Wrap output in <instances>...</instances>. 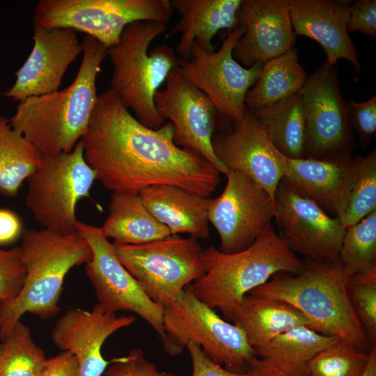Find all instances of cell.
Segmentation results:
<instances>
[{
	"label": "cell",
	"mask_w": 376,
	"mask_h": 376,
	"mask_svg": "<svg viewBox=\"0 0 376 376\" xmlns=\"http://www.w3.org/2000/svg\"><path fill=\"white\" fill-rule=\"evenodd\" d=\"M173 133L169 121L157 130L143 125L109 89L98 95L81 139L84 157L113 191L139 194L169 185L209 198L221 173L199 154L176 146Z\"/></svg>",
	"instance_id": "cell-1"
},
{
	"label": "cell",
	"mask_w": 376,
	"mask_h": 376,
	"mask_svg": "<svg viewBox=\"0 0 376 376\" xmlns=\"http://www.w3.org/2000/svg\"><path fill=\"white\" fill-rule=\"evenodd\" d=\"M83 44L82 61L72 84L20 101L9 119L12 127L42 154L70 152L88 127L98 97L96 79L107 47L88 36Z\"/></svg>",
	"instance_id": "cell-2"
},
{
	"label": "cell",
	"mask_w": 376,
	"mask_h": 376,
	"mask_svg": "<svg viewBox=\"0 0 376 376\" xmlns=\"http://www.w3.org/2000/svg\"><path fill=\"white\" fill-rule=\"evenodd\" d=\"M204 273L190 284L195 296L227 321L234 322L243 297L279 273L297 274L302 261L275 231L272 224L248 248L232 253L210 246L203 249Z\"/></svg>",
	"instance_id": "cell-3"
},
{
	"label": "cell",
	"mask_w": 376,
	"mask_h": 376,
	"mask_svg": "<svg viewBox=\"0 0 376 376\" xmlns=\"http://www.w3.org/2000/svg\"><path fill=\"white\" fill-rule=\"evenodd\" d=\"M21 235L19 247L26 274L19 294L0 303L1 340L26 313L42 319L56 315L67 273L86 265L93 256L88 242L77 230L61 233L44 228L24 229Z\"/></svg>",
	"instance_id": "cell-4"
},
{
	"label": "cell",
	"mask_w": 376,
	"mask_h": 376,
	"mask_svg": "<svg viewBox=\"0 0 376 376\" xmlns=\"http://www.w3.org/2000/svg\"><path fill=\"white\" fill-rule=\"evenodd\" d=\"M304 262L299 273L276 274L249 293L290 304L308 318L314 330L369 352L372 345L349 298L350 278L336 263Z\"/></svg>",
	"instance_id": "cell-5"
},
{
	"label": "cell",
	"mask_w": 376,
	"mask_h": 376,
	"mask_svg": "<svg viewBox=\"0 0 376 376\" xmlns=\"http://www.w3.org/2000/svg\"><path fill=\"white\" fill-rule=\"evenodd\" d=\"M166 29L161 23L136 21L125 28L116 45L107 49L113 65L110 89L141 123L152 130L164 123L155 109V95L180 59L166 45L149 49Z\"/></svg>",
	"instance_id": "cell-6"
},
{
	"label": "cell",
	"mask_w": 376,
	"mask_h": 376,
	"mask_svg": "<svg viewBox=\"0 0 376 376\" xmlns=\"http://www.w3.org/2000/svg\"><path fill=\"white\" fill-rule=\"evenodd\" d=\"M163 327L160 339L170 356L180 355L193 342L212 360L233 372L250 370L256 359L243 331L199 300L190 285L164 306Z\"/></svg>",
	"instance_id": "cell-7"
},
{
	"label": "cell",
	"mask_w": 376,
	"mask_h": 376,
	"mask_svg": "<svg viewBox=\"0 0 376 376\" xmlns=\"http://www.w3.org/2000/svg\"><path fill=\"white\" fill-rule=\"evenodd\" d=\"M42 155L26 180L25 205L44 228L75 232L77 204L89 196L95 173L84 159L81 139L70 152Z\"/></svg>",
	"instance_id": "cell-8"
},
{
	"label": "cell",
	"mask_w": 376,
	"mask_h": 376,
	"mask_svg": "<svg viewBox=\"0 0 376 376\" xmlns=\"http://www.w3.org/2000/svg\"><path fill=\"white\" fill-rule=\"evenodd\" d=\"M173 14L169 0H40L33 24L81 31L108 48L118 42L129 24L152 21L166 25Z\"/></svg>",
	"instance_id": "cell-9"
},
{
	"label": "cell",
	"mask_w": 376,
	"mask_h": 376,
	"mask_svg": "<svg viewBox=\"0 0 376 376\" xmlns=\"http://www.w3.org/2000/svg\"><path fill=\"white\" fill-rule=\"evenodd\" d=\"M112 244L119 261L163 308L204 273L203 249L190 236L170 235L142 244Z\"/></svg>",
	"instance_id": "cell-10"
},
{
	"label": "cell",
	"mask_w": 376,
	"mask_h": 376,
	"mask_svg": "<svg viewBox=\"0 0 376 376\" xmlns=\"http://www.w3.org/2000/svg\"><path fill=\"white\" fill-rule=\"evenodd\" d=\"M244 31V26L239 24L227 33L216 52L207 51L194 42L189 59L180 58L177 68L212 102L219 118L218 127L242 118L246 95L260 77L263 69L261 62L244 68L233 56V47Z\"/></svg>",
	"instance_id": "cell-11"
},
{
	"label": "cell",
	"mask_w": 376,
	"mask_h": 376,
	"mask_svg": "<svg viewBox=\"0 0 376 376\" xmlns=\"http://www.w3.org/2000/svg\"><path fill=\"white\" fill-rule=\"evenodd\" d=\"M76 230L88 242L92 250V258L85 265V271L94 288L97 304L111 312L123 311L136 313L161 338L164 335V308L146 295L119 261L113 244L104 235L101 227L77 221Z\"/></svg>",
	"instance_id": "cell-12"
},
{
	"label": "cell",
	"mask_w": 376,
	"mask_h": 376,
	"mask_svg": "<svg viewBox=\"0 0 376 376\" xmlns=\"http://www.w3.org/2000/svg\"><path fill=\"white\" fill-rule=\"evenodd\" d=\"M300 93L307 123L306 158L351 155L353 130L347 102L339 87L337 68L324 61L307 76Z\"/></svg>",
	"instance_id": "cell-13"
},
{
	"label": "cell",
	"mask_w": 376,
	"mask_h": 376,
	"mask_svg": "<svg viewBox=\"0 0 376 376\" xmlns=\"http://www.w3.org/2000/svg\"><path fill=\"white\" fill-rule=\"evenodd\" d=\"M274 204L279 235L295 253L313 262L337 263L345 233L337 217L329 215L283 179L275 191Z\"/></svg>",
	"instance_id": "cell-14"
},
{
	"label": "cell",
	"mask_w": 376,
	"mask_h": 376,
	"mask_svg": "<svg viewBox=\"0 0 376 376\" xmlns=\"http://www.w3.org/2000/svg\"><path fill=\"white\" fill-rule=\"evenodd\" d=\"M226 175V187L212 198L207 217L219 234V250L232 253L255 242L272 224L276 209L274 200L246 175L233 171Z\"/></svg>",
	"instance_id": "cell-15"
},
{
	"label": "cell",
	"mask_w": 376,
	"mask_h": 376,
	"mask_svg": "<svg viewBox=\"0 0 376 376\" xmlns=\"http://www.w3.org/2000/svg\"><path fill=\"white\" fill-rule=\"evenodd\" d=\"M166 88L158 90L154 97L155 109L174 128L173 141L178 147L203 157L220 173L227 169L217 159L212 139L219 118L210 99L178 70L171 72Z\"/></svg>",
	"instance_id": "cell-16"
},
{
	"label": "cell",
	"mask_w": 376,
	"mask_h": 376,
	"mask_svg": "<svg viewBox=\"0 0 376 376\" xmlns=\"http://www.w3.org/2000/svg\"><path fill=\"white\" fill-rule=\"evenodd\" d=\"M219 128L227 130L212 139L219 162L227 171L246 175L274 200L276 188L288 171L287 157L273 145L257 116L245 109L240 120Z\"/></svg>",
	"instance_id": "cell-17"
},
{
	"label": "cell",
	"mask_w": 376,
	"mask_h": 376,
	"mask_svg": "<svg viewBox=\"0 0 376 376\" xmlns=\"http://www.w3.org/2000/svg\"><path fill=\"white\" fill-rule=\"evenodd\" d=\"M33 47L15 72V84L3 95L20 102L59 90L69 66L83 53L77 31L69 28H45L33 24Z\"/></svg>",
	"instance_id": "cell-18"
},
{
	"label": "cell",
	"mask_w": 376,
	"mask_h": 376,
	"mask_svg": "<svg viewBox=\"0 0 376 376\" xmlns=\"http://www.w3.org/2000/svg\"><path fill=\"white\" fill-rule=\"evenodd\" d=\"M134 315H117L97 303L91 311H66L52 331V340L62 351L72 353L78 363L77 376H101L112 360L101 353L105 340L117 331L130 326Z\"/></svg>",
	"instance_id": "cell-19"
},
{
	"label": "cell",
	"mask_w": 376,
	"mask_h": 376,
	"mask_svg": "<svg viewBox=\"0 0 376 376\" xmlns=\"http://www.w3.org/2000/svg\"><path fill=\"white\" fill-rule=\"evenodd\" d=\"M289 0H242L237 13L239 24L245 28L233 50L243 67L265 63L295 47Z\"/></svg>",
	"instance_id": "cell-20"
},
{
	"label": "cell",
	"mask_w": 376,
	"mask_h": 376,
	"mask_svg": "<svg viewBox=\"0 0 376 376\" xmlns=\"http://www.w3.org/2000/svg\"><path fill=\"white\" fill-rule=\"evenodd\" d=\"M352 3L347 0H289L288 8L296 36H306L319 43L329 65H335L344 58L359 72L358 52L347 29Z\"/></svg>",
	"instance_id": "cell-21"
},
{
	"label": "cell",
	"mask_w": 376,
	"mask_h": 376,
	"mask_svg": "<svg viewBox=\"0 0 376 376\" xmlns=\"http://www.w3.org/2000/svg\"><path fill=\"white\" fill-rule=\"evenodd\" d=\"M288 171L283 180L336 217L350 182L355 158L287 157Z\"/></svg>",
	"instance_id": "cell-22"
},
{
	"label": "cell",
	"mask_w": 376,
	"mask_h": 376,
	"mask_svg": "<svg viewBox=\"0 0 376 376\" xmlns=\"http://www.w3.org/2000/svg\"><path fill=\"white\" fill-rule=\"evenodd\" d=\"M242 0H172L173 9L179 21L166 37L180 34L176 50L185 60L190 58L192 45L196 42L207 51H214L213 37L224 29L230 33L239 25L237 13Z\"/></svg>",
	"instance_id": "cell-23"
},
{
	"label": "cell",
	"mask_w": 376,
	"mask_h": 376,
	"mask_svg": "<svg viewBox=\"0 0 376 376\" xmlns=\"http://www.w3.org/2000/svg\"><path fill=\"white\" fill-rule=\"evenodd\" d=\"M139 195L148 210L168 228L171 235L187 233L196 239L209 237L207 214L212 198L169 185L147 187Z\"/></svg>",
	"instance_id": "cell-24"
},
{
	"label": "cell",
	"mask_w": 376,
	"mask_h": 376,
	"mask_svg": "<svg viewBox=\"0 0 376 376\" xmlns=\"http://www.w3.org/2000/svg\"><path fill=\"white\" fill-rule=\"evenodd\" d=\"M338 340L308 326L293 328L253 347L256 359L251 370L278 375L308 374L311 359Z\"/></svg>",
	"instance_id": "cell-25"
},
{
	"label": "cell",
	"mask_w": 376,
	"mask_h": 376,
	"mask_svg": "<svg viewBox=\"0 0 376 376\" xmlns=\"http://www.w3.org/2000/svg\"><path fill=\"white\" fill-rule=\"evenodd\" d=\"M109 214L101 227L113 242L142 244L171 235L166 226L148 210L139 194L113 191Z\"/></svg>",
	"instance_id": "cell-26"
},
{
	"label": "cell",
	"mask_w": 376,
	"mask_h": 376,
	"mask_svg": "<svg viewBox=\"0 0 376 376\" xmlns=\"http://www.w3.org/2000/svg\"><path fill=\"white\" fill-rule=\"evenodd\" d=\"M233 323L243 331L253 348L293 328H312L308 318L290 304L251 293L243 297L240 313Z\"/></svg>",
	"instance_id": "cell-27"
},
{
	"label": "cell",
	"mask_w": 376,
	"mask_h": 376,
	"mask_svg": "<svg viewBox=\"0 0 376 376\" xmlns=\"http://www.w3.org/2000/svg\"><path fill=\"white\" fill-rule=\"evenodd\" d=\"M307 75L296 47L263 63L260 77L247 92L244 104L251 113L262 111L299 93Z\"/></svg>",
	"instance_id": "cell-28"
},
{
	"label": "cell",
	"mask_w": 376,
	"mask_h": 376,
	"mask_svg": "<svg viewBox=\"0 0 376 376\" xmlns=\"http://www.w3.org/2000/svg\"><path fill=\"white\" fill-rule=\"evenodd\" d=\"M273 145L290 159L306 158L307 123L300 91L257 113Z\"/></svg>",
	"instance_id": "cell-29"
},
{
	"label": "cell",
	"mask_w": 376,
	"mask_h": 376,
	"mask_svg": "<svg viewBox=\"0 0 376 376\" xmlns=\"http://www.w3.org/2000/svg\"><path fill=\"white\" fill-rule=\"evenodd\" d=\"M42 153L0 116V194L15 196L24 181L36 170Z\"/></svg>",
	"instance_id": "cell-30"
},
{
	"label": "cell",
	"mask_w": 376,
	"mask_h": 376,
	"mask_svg": "<svg viewBox=\"0 0 376 376\" xmlns=\"http://www.w3.org/2000/svg\"><path fill=\"white\" fill-rule=\"evenodd\" d=\"M376 210V151L355 158L352 175L336 217L346 228Z\"/></svg>",
	"instance_id": "cell-31"
},
{
	"label": "cell",
	"mask_w": 376,
	"mask_h": 376,
	"mask_svg": "<svg viewBox=\"0 0 376 376\" xmlns=\"http://www.w3.org/2000/svg\"><path fill=\"white\" fill-rule=\"evenodd\" d=\"M336 263L348 278L376 267V210L345 228Z\"/></svg>",
	"instance_id": "cell-32"
},
{
	"label": "cell",
	"mask_w": 376,
	"mask_h": 376,
	"mask_svg": "<svg viewBox=\"0 0 376 376\" xmlns=\"http://www.w3.org/2000/svg\"><path fill=\"white\" fill-rule=\"evenodd\" d=\"M0 344V376H37L47 358L29 327L18 321Z\"/></svg>",
	"instance_id": "cell-33"
},
{
	"label": "cell",
	"mask_w": 376,
	"mask_h": 376,
	"mask_svg": "<svg viewBox=\"0 0 376 376\" xmlns=\"http://www.w3.org/2000/svg\"><path fill=\"white\" fill-rule=\"evenodd\" d=\"M369 352L338 339L311 359L307 366L308 374L311 376H361L369 360Z\"/></svg>",
	"instance_id": "cell-34"
},
{
	"label": "cell",
	"mask_w": 376,
	"mask_h": 376,
	"mask_svg": "<svg viewBox=\"0 0 376 376\" xmlns=\"http://www.w3.org/2000/svg\"><path fill=\"white\" fill-rule=\"evenodd\" d=\"M347 292L368 339L376 343V267L350 277Z\"/></svg>",
	"instance_id": "cell-35"
},
{
	"label": "cell",
	"mask_w": 376,
	"mask_h": 376,
	"mask_svg": "<svg viewBox=\"0 0 376 376\" xmlns=\"http://www.w3.org/2000/svg\"><path fill=\"white\" fill-rule=\"evenodd\" d=\"M26 274L20 247H0V303L11 300L19 294Z\"/></svg>",
	"instance_id": "cell-36"
},
{
	"label": "cell",
	"mask_w": 376,
	"mask_h": 376,
	"mask_svg": "<svg viewBox=\"0 0 376 376\" xmlns=\"http://www.w3.org/2000/svg\"><path fill=\"white\" fill-rule=\"evenodd\" d=\"M104 376H175L171 372L160 371L150 361L141 348L131 350L127 355L112 359Z\"/></svg>",
	"instance_id": "cell-37"
},
{
	"label": "cell",
	"mask_w": 376,
	"mask_h": 376,
	"mask_svg": "<svg viewBox=\"0 0 376 376\" xmlns=\"http://www.w3.org/2000/svg\"><path fill=\"white\" fill-rule=\"evenodd\" d=\"M350 123L359 136V143L366 147L376 136V95L368 100L347 102Z\"/></svg>",
	"instance_id": "cell-38"
},
{
	"label": "cell",
	"mask_w": 376,
	"mask_h": 376,
	"mask_svg": "<svg viewBox=\"0 0 376 376\" xmlns=\"http://www.w3.org/2000/svg\"><path fill=\"white\" fill-rule=\"evenodd\" d=\"M190 354L191 376H276L278 374L250 370L244 373H237L228 370L208 357L201 347L195 343L189 342L186 346Z\"/></svg>",
	"instance_id": "cell-39"
},
{
	"label": "cell",
	"mask_w": 376,
	"mask_h": 376,
	"mask_svg": "<svg viewBox=\"0 0 376 376\" xmlns=\"http://www.w3.org/2000/svg\"><path fill=\"white\" fill-rule=\"evenodd\" d=\"M348 33L359 31L376 38V1L358 0L352 3L347 24Z\"/></svg>",
	"instance_id": "cell-40"
},
{
	"label": "cell",
	"mask_w": 376,
	"mask_h": 376,
	"mask_svg": "<svg viewBox=\"0 0 376 376\" xmlns=\"http://www.w3.org/2000/svg\"><path fill=\"white\" fill-rule=\"evenodd\" d=\"M78 363L75 356L62 351L55 357L47 359L37 376H77Z\"/></svg>",
	"instance_id": "cell-41"
},
{
	"label": "cell",
	"mask_w": 376,
	"mask_h": 376,
	"mask_svg": "<svg viewBox=\"0 0 376 376\" xmlns=\"http://www.w3.org/2000/svg\"><path fill=\"white\" fill-rule=\"evenodd\" d=\"M22 232L19 217L10 210L0 209V245L13 242Z\"/></svg>",
	"instance_id": "cell-42"
},
{
	"label": "cell",
	"mask_w": 376,
	"mask_h": 376,
	"mask_svg": "<svg viewBox=\"0 0 376 376\" xmlns=\"http://www.w3.org/2000/svg\"><path fill=\"white\" fill-rule=\"evenodd\" d=\"M361 376H376V344H373L369 352V360Z\"/></svg>",
	"instance_id": "cell-43"
},
{
	"label": "cell",
	"mask_w": 376,
	"mask_h": 376,
	"mask_svg": "<svg viewBox=\"0 0 376 376\" xmlns=\"http://www.w3.org/2000/svg\"><path fill=\"white\" fill-rule=\"evenodd\" d=\"M276 376H311L308 374H303V375H278Z\"/></svg>",
	"instance_id": "cell-44"
}]
</instances>
